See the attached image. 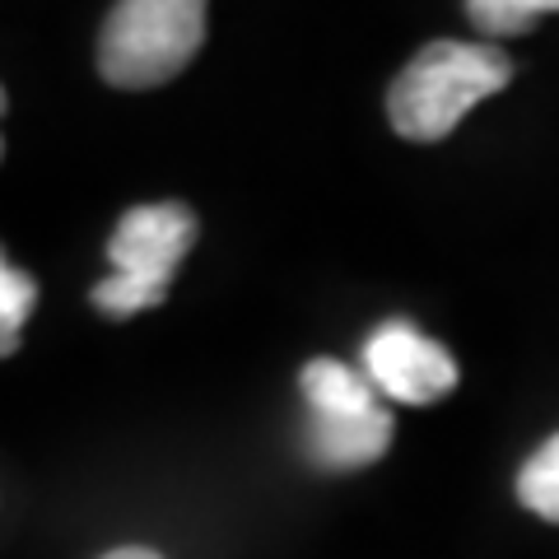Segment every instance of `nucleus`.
Wrapping results in <instances>:
<instances>
[{
  "label": "nucleus",
  "instance_id": "1",
  "mask_svg": "<svg viewBox=\"0 0 559 559\" xmlns=\"http://www.w3.org/2000/svg\"><path fill=\"white\" fill-rule=\"evenodd\" d=\"M513 80V66L499 47H476V43H429L415 51V61L401 70L388 90V117L392 131L433 145L457 131V121L499 94Z\"/></svg>",
  "mask_w": 559,
  "mask_h": 559
},
{
  "label": "nucleus",
  "instance_id": "2",
  "mask_svg": "<svg viewBox=\"0 0 559 559\" xmlns=\"http://www.w3.org/2000/svg\"><path fill=\"white\" fill-rule=\"evenodd\" d=\"M205 43L201 0H121L98 38V70L117 90L168 84Z\"/></svg>",
  "mask_w": 559,
  "mask_h": 559
},
{
  "label": "nucleus",
  "instance_id": "3",
  "mask_svg": "<svg viewBox=\"0 0 559 559\" xmlns=\"http://www.w3.org/2000/svg\"><path fill=\"white\" fill-rule=\"evenodd\" d=\"M364 378L373 382V392L401 401V406H429L457 388V364L439 341L392 318L364 345Z\"/></svg>",
  "mask_w": 559,
  "mask_h": 559
},
{
  "label": "nucleus",
  "instance_id": "4",
  "mask_svg": "<svg viewBox=\"0 0 559 559\" xmlns=\"http://www.w3.org/2000/svg\"><path fill=\"white\" fill-rule=\"evenodd\" d=\"M191 242H197V215L182 201L135 205L121 215L108 238L112 275H127L154 294H168V280L178 271V261L191 252Z\"/></svg>",
  "mask_w": 559,
  "mask_h": 559
},
{
  "label": "nucleus",
  "instance_id": "5",
  "mask_svg": "<svg viewBox=\"0 0 559 559\" xmlns=\"http://www.w3.org/2000/svg\"><path fill=\"white\" fill-rule=\"evenodd\" d=\"M308 448L322 466H336V471L369 466L392 448V415L378 406L369 415H349V419H312Z\"/></svg>",
  "mask_w": 559,
  "mask_h": 559
},
{
  "label": "nucleus",
  "instance_id": "6",
  "mask_svg": "<svg viewBox=\"0 0 559 559\" xmlns=\"http://www.w3.org/2000/svg\"><path fill=\"white\" fill-rule=\"evenodd\" d=\"M299 388H304L308 406H312V419H349V415L378 411L373 382L364 378V373H355L349 364H336V359H312V364H304Z\"/></svg>",
  "mask_w": 559,
  "mask_h": 559
},
{
  "label": "nucleus",
  "instance_id": "7",
  "mask_svg": "<svg viewBox=\"0 0 559 559\" xmlns=\"http://www.w3.org/2000/svg\"><path fill=\"white\" fill-rule=\"evenodd\" d=\"M518 499H522V509H532L536 518L559 522V433L546 448H536L527 466L518 471Z\"/></svg>",
  "mask_w": 559,
  "mask_h": 559
},
{
  "label": "nucleus",
  "instance_id": "8",
  "mask_svg": "<svg viewBox=\"0 0 559 559\" xmlns=\"http://www.w3.org/2000/svg\"><path fill=\"white\" fill-rule=\"evenodd\" d=\"M466 14L489 38H518V33H527L536 20L559 14V0H471Z\"/></svg>",
  "mask_w": 559,
  "mask_h": 559
},
{
  "label": "nucleus",
  "instance_id": "9",
  "mask_svg": "<svg viewBox=\"0 0 559 559\" xmlns=\"http://www.w3.org/2000/svg\"><path fill=\"white\" fill-rule=\"evenodd\" d=\"M33 304H38V280L5 266V257H0V355H14Z\"/></svg>",
  "mask_w": 559,
  "mask_h": 559
},
{
  "label": "nucleus",
  "instance_id": "10",
  "mask_svg": "<svg viewBox=\"0 0 559 559\" xmlns=\"http://www.w3.org/2000/svg\"><path fill=\"white\" fill-rule=\"evenodd\" d=\"M90 299H94V308L108 312V318H131V312H140V308L164 304V294L135 285V280H127V275H108V280H103V285L90 294Z\"/></svg>",
  "mask_w": 559,
  "mask_h": 559
},
{
  "label": "nucleus",
  "instance_id": "11",
  "mask_svg": "<svg viewBox=\"0 0 559 559\" xmlns=\"http://www.w3.org/2000/svg\"><path fill=\"white\" fill-rule=\"evenodd\" d=\"M103 559H164V555H154V550H145V546H121V550L103 555Z\"/></svg>",
  "mask_w": 559,
  "mask_h": 559
},
{
  "label": "nucleus",
  "instance_id": "12",
  "mask_svg": "<svg viewBox=\"0 0 559 559\" xmlns=\"http://www.w3.org/2000/svg\"><path fill=\"white\" fill-rule=\"evenodd\" d=\"M0 112H5V90H0ZM0 150H5V145H0Z\"/></svg>",
  "mask_w": 559,
  "mask_h": 559
}]
</instances>
